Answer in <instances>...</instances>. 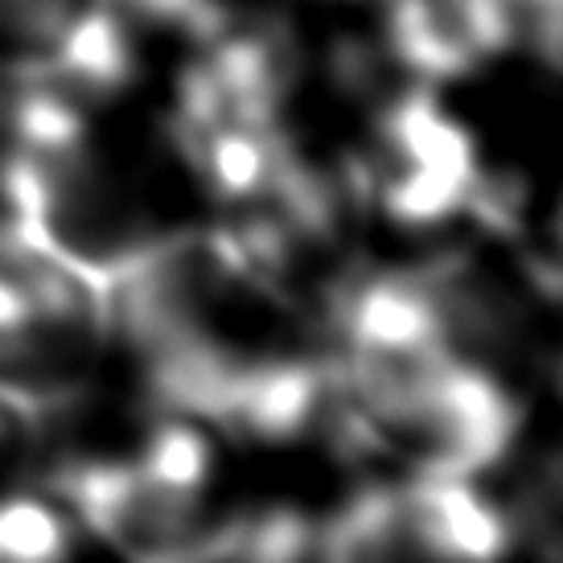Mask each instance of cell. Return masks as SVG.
<instances>
[{
	"instance_id": "cell-1",
	"label": "cell",
	"mask_w": 563,
	"mask_h": 563,
	"mask_svg": "<svg viewBox=\"0 0 563 563\" xmlns=\"http://www.w3.org/2000/svg\"><path fill=\"white\" fill-rule=\"evenodd\" d=\"M366 198L387 219L411 231H428L470 210L482 177L470 132L440 108L432 91L411 87L378 111L375 157L362 161Z\"/></svg>"
},
{
	"instance_id": "cell-2",
	"label": "cell",
	"mask_w": 563,
	"mask_h": 563,
	"mask_svg": "<svg viewBox=\"0 0 563 563\" xmlns=\"http://www.w3.org/2000/svg\"><path fill=\"white\" fill-rule=\"evenodd\" d=\"M49 489L82 527L136 560H189L202 531V498L144 461H66Z\"/></svg>"
},
{
	"instance_id": "cell-3",
	"label": "cell",
	"mask_w": 563,
	"mask_h": 563,
	"mask_svg": "<svg viewBox=\"0 0 563 563\" xmlns=\"http://www.w3.org/2000/svg\"><path fill=\"white\" fill-rule=\"evenodd\" d=\"M387 54L423 82L461 79L518 37L510 0H391Z\"/></svg>"
},
{
	"instance_id": "cell-4",
	"label": "cell",
	"mask_w": 563,
	"mask_h": 563,
	"mask_svg": "<svg viewBox=\"0 0 563 563\" xmlns=\"http://www.w3.org/2000/svg\"><path fill=\"white\" fill-rule=\"evenodd\" d=\"M407 551L432 560H494L510 548V522L473 477L407 473L399 482Z\"/></svg>"
},
{
	"instance_id": "cell-5",
	"label": "cell",
	"mask_w": 563,
	"mask_h": 563,
	"mask_svg": "<svg viewBox=\"0 0 563 563\" xmlns=\"http://www.w3.org/2000/svg\"><path fill=\"white\" fill-rule=\"evenodd\" d=\"M70 548L66 518L42 498H0V560L49 563Z\"/></svg>"
}]
</instances>
